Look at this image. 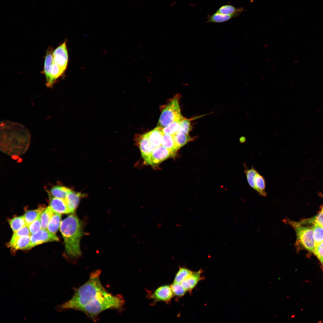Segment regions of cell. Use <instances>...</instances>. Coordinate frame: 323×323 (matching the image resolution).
Wrapping results in <instances>:
<instances>
[{"mask_svg": "<svg viewBox=\"0 0 323 323\" xmlns=\"http://www.w3.org/2000/svg\"><path fill=\"white\" fill-rule=\"evenodd\" d=\"M313 252L320 261L323 269V241L315 246Z\"/></svg>", "mask_w": 323, "mask_h": 323, "instance_id": "33", "label": "cell"}, {"mask_svg": "<svg viewBox=\"0 0 323 323\" xmlns=\"http://www.w3.org/2000/svg\"><path fill=\"white\" fill-rule=\"evenodd\" d=\"M201 270L192 272L181 283L182 287L186 291L193 289L201 280Z\"/></svg>", "mask_w": 323, "mask_h": 323, "instance_id": "14", "label": "cell"}, {"mask_svg": "<svg viewBox=\"0 0 323 323\" xmlns=\"http://www.w3.org/2000/svg\"><path fill=\"white\" fill-rule=\"evenodd\" d=\"M100 270L92 273L89 280L77 288L69 300L56 307L58 311L74 309L83 312L95 319L103 311L119 310L124 304L120 295H114L103 287L100 280Z\"/></svg>", "mask_w": 323, "mask_h": 323, "instance_id": "1", "label": "cell"}, {"mask_svg": "<svg viewBox=\"0 0 323 323\" xmlns=\"http://www.w3.org/2000/svg\"><path fill=\"white\" fill-rule=\"evenodd\" d=\"M71 190L69 188L63 186H56L53 187L50 192L49 196L65 199L68 193Z\"/></svg>", "mask_w": 323, "mask_h": 323, "instance_id": "19", "label": "cell"}, {"mask_svg": "<svg viewBox=\"0 0 323 323\" xmlns=\"http://www.w3.org/2000/svg\"><path fill=\"white\" fill-rule=\"evenodd\" d=\"M246 175L248 182L249 186L253 189L255 190L254 183V178L255 175L258 172L252 166L250 169L247 167L244 171Z\"/></svg>", "mask_w": 323, "mask_h": 323, "instance_id": "28", "label": "cell"}, {"mask_svg": "<svg viewBox=\"0 0 323 323\" xmlns=\"http://www.w3.org/2000/svg\"><path fill=\"white\" fill-rule=\"evenodd\" d=\"M138 143L144 160L148 157L155 148L150 142L147 133L138 136Z\"/></svg>", "mask_w": 323, "mask_h": 323, "instance_id": "10", "label": "cell"}, {"mask_svg": "<svg viewBox=\"0 0 323 323\" xmlns=\"http://www.w3.org/2000/svg\"><path fill=\"white\" fill-rule=\"evenodd\" d=\"M40 217V215L28 226L31 234L37 232L42 228Z\"/></svg>", "mask_w": 323, "mask_h": 323, "instance_id": "32", "label": "cell"}, {"mask_svg": "<svg viewBox=\"0 0 323 323\" xmlns=\"http://www.w3.org/2000/svg\"><path fill=\"white\" fill-rule=\"evenodd\" d=\"M161 145L168 150L171 152L172 157H174L179 150L176 145L173 135L164 134L162 140Z\"/></svg>", "mask_w": 323, "mask_h": 323, "instance_id": "16", "label": "cell"}, {"mask_svg": "<svg viewBox=\"0 0 323 323\" xmlns=\"http://www.w3.org/2000/svg\"><path fill=\"white\" fill-rule=\"evenodd\" d=\"M31 236L16 237L12 236L7 246L13 251L19 250H26L30 249Z\"/></svg>", "mask_w": 323, "mask_h": 323, "instance_id": "9", "label": "cell"}, {"mask_svg": "<svg viewBox=\"0 0 323 323\" xmlns=\"http://www.w3.org/2000/svg\"><path fill=\"white\" fill-rule=\"evenodd\" d=\"M243 10L244 9L242 7L237 8L231 5L226 4L220 7L216 12L237 17Z\"/></svg>", "mask_w": 323, "mask_h": 323, "instance_id": "17", "label": "cell"}, {"mask_svg": "<svg viewBox=\"0 0 323 323\" xmlns=\"http://www.w3.org/2000/svg\"><path fill=\"white\" fill-rule=\"evenodd\" d=\"M322 208L323 209V208Z\"/></svg>", "mask_w": 323, "mask_h": 323, "instance_id": "36", "label": "cell"}, {"mask_svg": "<svg viewBox=\"0 0 323 323\" xmlns=\"http://www.w3.org/2000/svg\"><path fill=\"white\" fill-rule=\"evenodd\" d=\"M53 59L48 67V71L64 73L67 68L68 61L66 41L53 50Z\"/></svg>", "mask_w": 323, "mask_h": 323, "instance_id": "6", "label": "cell"}, {"mask_svg": "<svg viewBox=\"0 0 323 323\" xmlns=\"http://www.w3.org/2000/svg\"><path fill=\"white\" fill-rule=\"evenodd\" d=\"M312 219L314 222L318 223L323 227V209L316 216Z\"/></svg>", "mask_w": 323, "mask_h": 323, "instance_id": "35", "label": "cell"}, {"mask_svg": "<svg viewBox=\"0 0 323 323\" xmlns=\"http://www.w3.org/2000/svg\"><path fill=\"white\" fill-rule=\"evenodd\" d=\"M191 129L190 121L183 118L180 121V127L178 132L189 135Z\"/></svg>", "mask_w": 323, "mask_h": 323, "instance_id": "30", "label": "cell"}, {"mask_svg": "<svg viewBox=\"0 0 323 323\" xmlns=\"http://www.w3.org/2000/svg\"><path fill=\"white\" fill-rule=\"evenodd\" d=\"M31 235L28 226L26 225L14 232L12 236L19 237L22 236H31Z\"/></svg>", "mask_w": 323, "mask_h": 323, "instance_id": "34", "label": "cell"}, {"mask_svg": "<svg viewBox=\"0 0 323 323\" xmlns=\"http://www.w3.org/2000/svg\"><path fill=\"white\" fill-rule=\"evenodd\" d=\"M45 209L43 206H41L36 209L26 211L24 216L27 225L28 226L36 219Z\"/></svg>", "mask_w": 323, "mask_h": 323, "instance_id": "22", "label": "cell"}, {"mask_svg": "<svg viewBox=\"0 0 323 323\" xmlns=\"http://www.w3.org/2000/svg\"><path fill=\"white\" fill-rule=\"evenodd\" d=\"M173 294L170 286L164 285L157 289L151 297L156 301H168L172 298Z\"/></svg>", "mask_w": 323, "mask_h": 323, "instance_id": "11", "label": "cell"}, {"mask_svg": "<svg viewBox=\"0 0 323 323\" xmlns=\"http://www.w3.org/2000/svg\"><path fill=\"white\" fill-rule=\"evenodd\" d=\"M312 228L315 246L323 241V227L318 223L314 222Z\"/></svg>", "mask_w": 323, "mask_h": 323, "instance_id": "26", "label": "cell"}, {"mask_svg": "<svg viewBox=\"0 0 323 323\" xmlns=\"http://www.w3.org/2000/svg\"><path fill=\"white\" fill-rule=\"evenodd\" d=\"M49 197V206L55 212L60 214L71 213L65 199Z\"/></svg>", "mask_w": 323, "mask_h": 323, "instance_id": "13", "label": "cell"}, {"mask_svg": "<svg viewBox=\"0 0 323 323\" xmlns=\"http://www.w3.org/2000/svg\"><path fill=\"white\" fill-rule=\"evenodd\" d=\"M86 196V194L72 191L71 190L65 199L71 213L74 212L81 199Z\"/></svg>", "mask_w": 323, "mask_h": 323, "instance_id": "12", "label": "cell"}, {"mask_svg": "<svg viewBox=\"0 0 323 323\" xmlns=\"http://www.w3.org/2000/svg\"><path fill=\"white\" fill-rule=\"evenodd\" d=\"M170 157H172L170 152L161 145L154 149L150 154L144 160V162L154 167Z\"/></svg>", "mask_w": 323, "mask_h": 323, "instance_id": "7", "label": "cell"}, {"mask_svg": "<svg viewBox=\"0 0 323 323\" xmlns=\"http://www.w3.org/2000/svg\"><path fill=\"white\" fill-rule=\"evenodd\" d=\"M31 134L23 125L8 120L0 122V147L7 154H22L28 149Z\"/></svg>", "mask_w": 323, "mask_h": 323, "instance_id": "2", "label": "cell"}, {"mask_svg": "<svg viewBox=\"0 0 323 323\" xmlns=\"http://www.w3.org/2000/svg\"><path fill=\"white\" fill-rule=\"evenodd\" d=\"M180 121H173L165 127L162 128L164 134L173 135L178 132L180 127Z\"/></svg>", "mask_w": 323, "mask_h": 323, "instance_id": "27", "label": "cell"}, {"mask_svg": "<svg viewBox=\"0 0 323 323\" xmlns=\"http://www.w3.org/2000/svg\"><path fill=\"white\" fill-rule=\"evenodd\" d=\"M255 191L262 196H267L266 190V182L264 177L258 172L254 178Z\"/></svg>", "mask_w": 323, "mask_h": 323, "instance_id": "18", "label": "cell"}, {"mask_svg": "<svg viewBox=\"0 0 323 323\" xmlns=\"http://www.w3.org/2000/svg\"><path fill=\"white\" fill-rule=\"evenodd\" d=\"M294 228L296 232L297 246L301 245L307 250L313 252L315 247V243L312 228L304 226L300 223L292 221L287 219L283 220Z\"/></svg>", "mask_w": 323, "mask_h": 323, "instance_id": "5", "label": "cell"}, {"mask_svg": "<svg viewBox=\"0 0 323 323\" xmlns=\"http://www.w3.org/2000/svg\"><path fill=\"white\" fill-rule=\"evenodd\" d=\"M179 96L176 95L166 104L162 106V112L156 127L162 128L175 121H180L182 115L179 103Z\"/></svg>", "mask_w": 323, "mask_h": 323, "instance_id": "4", "label": "cell"}, {"mask_svg": "<svg viewBox=\"0 0 323 323\" xmlns=\"http://www.w3.org/2000/svg\"><path fill=\"white\" fill-rule=\"evenodd\" d=\"M173 135L176 145L178 149L193 139L189 135L183 133L177 132Z\"/></svg>", "mask_w": 323, "mask_h": 323, "instance_id": "24", "label": "cell"}, {"mask_svg": "<svg viewBox=\"0 0 323 323\" xmlns=\"http://www.w3.org/2000/svg\"><path fill=\"white\" fill-rule=\"evenodd\" d=\"M54 212L50 206L45 208L42 212L40 217L42 228L47 229L48 224Z\"/></svg>", "mask_w": 323, "mask_h": 323, "instance_id": "21", "label": "cell"}, {"mask_svg": "<svg viewBox=\"0 0 323 323\" xmlns=\"http://www.w3.org/2000/svg\"><path fill=\"white\" fill-rule=\"evenodd\" d=\"M8 222L14 233L27 225L24 215L14 217L9 220Z\"/></svg>", "mask_w": 323, "mask_h": 323, "instance_id": "25", "label": "cell"}, {"mask_svg": "<svg viewBox=\"0 0 323 323\" xmlns=\"http://www.w3.org/2000/svg\"><path fill=\"white\" fill-rule=\"evenodd\" d=\"M234 17H235L233 16L224 14L216 12L211 15H208L206 22L222 23L227 21Z\"/></svg>", "mask_w": 323, "mask_h": 323, "instance_id": "23", "label": "cell"}, {"mask_svg": "<svg viewBox=\"0 0 323 323\" xmlns=\"http://www.w3.org/2000/svg\"><path fill=\"white\" fill-rule=\"evenodd\" d=\"M61 219V214L54 212L48 224L47 229L50 232L55 234L60 226Z\"/></svg>", "mask_w": 323, "mask_h": 323, "instance_id": "20", "label": "cell"}, {"mask_svg": "<svg viewBox=\"0 0 323 323\" xmlns=\"http://www.w3.org/2000/svg\"><path fill=\"white\" fill-rule=\"evenodd\" d=\"M146 133L151 143L155 147L161 145L162 138L164 134L162 128L156 127Z\"/></svg>", "mask_w": 323, "mask_h": 323, "instance_id": "15", "label": "cell"}, {"mask_svg": "<svg viewBox=\"0 0 323 323\" xmlns=\"http://www.w3.org/2000/svg\"><path fill=\"white\" fill-rule=\"evenodd\" d=\"M60 230L68 256L75 258L80 256V241L83 232L82 223L77 216L71 214L64 219L61 222Z\"/></svg>", "mask_w": 323, "mask_h": 323, "instance_id": "3", "label": "cell"}, {"mask_svg": "<svg viewBox=\"0 0 323 323\" xmlns=\"http://www.w3.org/2000/svg\"><path fill=\"white\" fill-rule=\"evenodd\" d=\"M30 249L42 243L52 241H58L59 239L55 234L49 232L47 229L42 228L30 236Z\"/></svg>", "mask_w": 323, "mask_h": 323, "instance_id": "8", "label": "cell"}, {"mask_svg": "<svg viewBox=\"0 0 323 323\" xmlns=\"http://www.w3.org/2000/svg\"><path fill=\"white\" fill-rule=\"evenodd\" d=\"M192 272V271L185 268H180L175 276L174 282L181 284Z\"/></svg>", "mask_w": 323, "mask_h": 323, "instance_id": "29", "label": "cell"}, {"mask_svg": "<svg viewBox=\"0 0 323 323\" xmlns=\"http://www.w3.org/2000/svg\"><path fill=\"white\" fill-rule=\"evenodd\" d=\"M173 294L178 297L184 295L187 291L182 287L181 284L173 282L170 285Z\"/></svg>", "mask_w": 323, "mask_h": 323, "instance_id": "31", "label": "cell"}]
</instances>
